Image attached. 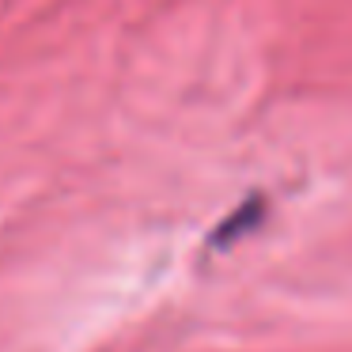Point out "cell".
I'll list each match as a JSON object with an SVG mask.
<instances>
[{
    "instance_id": "obj_1",
    "label": "cell",
    "mask_w": 352,
    "mask_h": 352,
    "mask_svg": "<svg viewBox=\"0 0 352 352\" xmlns=\"http://www.w3.org/2000/svg\"><path fill=\"white\" fill-rule=\"evenodd\" d=\"M261 197H250L246 201V205H239L235 212L228 216V220L220 223V228H216V235H212V246H228V243H235L239 235H243V231H250L254 228V220H258L261 216Z\"/></svg>"
}]
</instances>
